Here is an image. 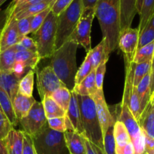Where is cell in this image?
Listing matches in <instances>:
<instances>
[{"instance_id":"cell-13","label":"cell","mask_w":154,"mask_h":154,"mask_svg":"<svg viewBox=\"0 0 154 154\" xmlns=\"http://www.w3.org/2000/svg\"><path fill=\"white\" fill-rule=\"evenodd\" d=\"M22 38L18 32L17 20L9 14L7 22L0 34V53L14 46Z\"/></svg>"},{"instance_id":"cell-47","label":"cell","mask_w":154,"mask_h":154,"mask_svg":"<svg viewBox=\"0 0 154 154\" xmlns=\"http://www.w3.org/2000/svg\"><path fill=\"white\" fill-rule=\"evenodd\" d=\"M143 133H144V144H145L144 153L146 154H150L154 150V138L149 136L144 131H143Z\"/></svg>"},{"instance_id":"cell-22","label":"cell","mask_w":154,"mask_h":154,"mask_svg":"<svg viewBox=\"0 0 154 154\" xmlns=\"http://www.w3.org/2000/svg\"><path fill=\"white\" fill-rule=\"evenodd\" d=\"M138 124L144 132L154 138V104L149 102L141 114Z\"/></svg>"},{"instance_id":"cell-56","label":"cell","mask_w":154,"mask_h":154,"mask_svg":"<svg viewBox=\"0 0 154 154\" xmlns=\"http://www.w3.org/2000/svg\"><path fill=\"white\" fill-rule=\"evenodd\" d=\"M147 25L153 27L154 28V14H153V16L151 17V18H150V21H149V23H147Z\"/></svg>"},{"instance_id":"cell-54","label":"cell","mask_w":154,"mask_h":154,"mask_svg":"<svg viewBox=\"0 0 154 154\" xmlns=\"http://www.w3.org/2000/svg\"><path fill=\"white\" fill-rule=\"evenodd\" d=\"M91 144H92V147H93V150H95V152H96V154H106L103 150H102L101 148H99V147L94 145V144H92V143H91Z\"/></svg>"},{"instance_id":"cell-58","label":"cell","mask_w":154,"mask_h":154,"mask_svg":"<svg viewBox=\"0 0 154 154\" xmlns=\"http://www.w3.org/2000/svg\"><path fill=\"white\" fill-rule=\"evenodd\" d=\"M150 103H151V104H154V90H153V93H151V96H150Z\"/></svg>"},{"instance_id":"cell-34","label":"cell","mask_w":154,"mask_h":154,"mask_svg":"<svg viewBox=\"0 0 154 154\" xmlns=\"http://www.w3.org/2000/svg\"><path fill=\"white\" fill-rule=\"evenodd\" d=\"M48 125L51 129L64 133L66 130H73L70 122L66 117H56L48 120Z\"/></svg>"},{"instance_id":"cell-53","label":"cell","mask_w":154,"mask_h":154,"mask_svg":"<svg viewBox=\"0 0 154 154\" xmlns=\"http://www.w3.org/2000/svg\"><path fill=\"white\" fill-rule=\"evenodd\" d=\"M0 154H8L5 139H0Z\"/></svg>"},{"instance_id":"cell-43","label":"cell","mask_w":154,"mask_h":154,"mask_svg":"<svg viewBox=\"0 0 154 154\" xmlns=\"http://www.w3.org/2000/svg\"><path fill=\"white\" fill-rule=\"evenodd\" d=\"M22 154H36L33 145L32 138L25 132H23V147Z\"/></svg>"},{"instance_id":"cell-31","label":"cell","mask_w":154,"mask_h":154,"mask_svg":"<svg viewBox=\"0 0 154 154\" xmlns=\"http://www.w3.org/2000/svg\"><path fill=\"white\" fill-rule=\"evenodd\" d=\"M71 96H72V92L66 88V87H61L57 89L52 95L51 98L64 110L67 111L69 108V103H70Z\"/></svg>"},{"instance_id":"cell-28","label":"cell","mask_w":154,"mask_h":154,"mask_svg":"<svg viewBox=\"0 0 154 154\" xmlns=\"http://www.w3.org/2000/svg\"><path fill=\"white\" fill-rule=\"evenodd\" d=\"M114 135L116 144L115 149L124 147L128 143L131 142L130 136H129L126 127L123 123L118 121V120L114 123Z\"/></svg>"},{"instance_id":"cell-25","label":"cell","mask_w":154,"mask_h":154,"mask_svg":"<svg viewBox=\"0 0 154 154\" xmlns=\"http://www.w3.org/2000/svg\"><path fill=\"white\" fill-rule=\"evenodd\" d=\"M40 60V57L37 52H32L26 50L17 52L15 54V61L20 62L25 67L30 70L34 71L37 68V65Z\"/></svg>"},{"instance_id":"cell-39","label":"cell","mask_w":154,"mask_h":154,"mask_svg":"<svg viewBox=\"0 0 154 154\" xmlns=\"http://www.w3.org/2000/svg\"><path fill=\"white\" fill-rule=\"evenodd\" d=\"M45 1H46V0H20L14 7L11 8L8 5L7 8L9 10V14L13 15L17 13V12H19L20 11L26 8H28L31 5L38 4V3H41Z\"/></svg>"},{"instance_id":"cell-42","label":"cell","mask_w":154,"mask_h":154,"mask_svg":"<svg viewBox=\"0 0 154 154\" xmlns=\"http://www.w3.org/2000/svg\"><path fill=\"white\" fill-rule=\"evenodd\" d=\"M74 0H57L51 7V11L58 16L61 12H63Z\"/></svg>"},{"instance_id":"cell-38","label":"cell","mask_w":154,"mask_h":154,"mask_svg":"<svg viewBox=\"0 0 154 154\" xmlns=\"http://www.w3.org/2000/svg\"><path fill=\"white\" fill-rule=\"evenodd\" d=\"M51 11V8L49 7L46 8L45 10L42 11L40 13L37 14L35 16L32 17L31 20V33L34 34L37 30L42 26L43 23L45 22L47 16L49 14V12Z\"/></svg>"},{"instance_id":"cell-55","label":"cell","mask_w":154,"mask_h":154,"mask_svg":"<svg viewBox=\"0 0 154 154\" xmlns=\"http://www.w3.org/2000/svg\"><path fill=\"white\" fill-rule=\"evenodd\" d=\"M143 0H137L136 2V9H137V13L139 14L141 10V6H142Z\"/></svg>"},{"instance_id":"cell-35","label":"cell","mask_w":154,"mask_h":154,"mask_svg":"<svg viewBox=\"0 0 154 154\" xmlns=\"http://www.w3.org/2000/svg\"><path fill=\"white\" fill-rule=\"evenodd\" d=\"M114 125L109 126L103 136L104 151L106 154H115V139L114 135Z\"/></svg>"},{"instance_id":"cell-7","label":"cell","mask_w":154,"mask_h":154,"mask_svg":"<svg viewBox=\"0 0 154 154\" xmlns=\"http://www.w3.org/2000/svg\"><path fill=\"white\" fill-rule=\"evenodd\" d=\"M120 113L117 114L116 120L123 123L126 127L133 144L135 154H143L145 150V144L142 129L140 127L138 122L129 111L126 104L121 102L120 104Z\"/></svg>"},{"instance_id":"cell-37","label":"cell","mask_w":154,"mask_h":154,"mask_svg":"<svg viewBox=\"0 0 154 154\" xmlns=\"http://www.w3.org/2000/svg\"><path fill=\"white\" fill-rule=\"evenodd\" d=\"M153 42H154V28L150 26L147 25L144 30L139 34L138 49Z\"/></svg>"},{"instance_id":"cell-45","label":"cell","mask_w":154,"mask_h":154,"mask_svg":"<svg viewBox=\"0 0 154 154\" xmlns=\"http://www.w3.org/2000/svg\"><path fill=\"white\" fill-rule=\"evenodd\" d=\"M30 69H27L26 67L24 66V65L23 64L20 62H17L15 61L14 65L13 70H12V72L15 75V76L17 77L20 80L24 76L26 72H28Z\"/></svg>"},{"instance_id":"cell-18","label":"cell","mask_w":154,"mask_h":154,"mask_svg":"<svg viewBox=\"0 0 154 154\" xmlns=\"http://www.w3.org/2000/svg\"><path fill=\"white\" fill-rule=\"evenodd\" d=\"M110 54H111L108 49L106 42L104 39H102L99 45H96L94 48H92L87 53V55L89 57L92 69L95 70L102 63H107Z\"/></svg>"},{"instance_id":"cell-26","label":"cell","mask_w":154,"mask_h":154,"mask_svg":"<svg viewBox=\"0 0 154 154\" xmlns=\"http://www.w3.org/2000/svg\"><path fill=\"white\" fill-rule=\"evenodd\" d=\"M51 8V2L50 0H46L45 2L38 3V4L34 5H31L28 8L23 9V10L20 11L19 12L16 13L15 14H9L13 16L16 20L23 19V18L35 16L37 14L40 13L42 11L45 10L48 8Z\"/></svg>"},{"instance_id":"cell-46","label":"cell","mask_w":154,"mask_h":154,"mask_svg":"<svg viewBox=\"0 0 154 154\" xmlns=\"http://www.w3.org/2000/svg\"><path fill=\"white\" fill-rule=\"evenodd\" d=\"M20 43L22 45V46L23 47L26 51L38 53L36 44L32 38L28 37V36H25V37H23L22 39H21Z\"/></svg>"},{"instance_id":"cell-50","label":"cell","mask_w":154,"mask_h":154,"mask_svg":"<svg viewBox=\"0 0 154 154\" xmlns=\"http://www.w3.org/2000/svg\"><path fill=\"white\" fill-rule=\"evenodd\" d=\"M98 0H82L84 8H95Z\"/></svg>"},{"instance_id":"cell-19","label":"cell","mask_w":154,"mask_h":154,"mask_svg":"<svg viewBox=\"0 0 154 154\" xmlns=\"http://www.w3.org/2000/svg\"><path fill=\"white\" fill-rule=\"evenodd\" d=\"M36 100L33 96H26L18 93L12 102L14 111L18 120L25 117Z\"/></svg>"},{"instance_id":"cell-23","label":"cell","mask_w":154,"mask_h":154,"mask_svg":"<svg viewBox=\"0 0 154 154\" xmlns=\"http://www.w3.org/2000/svg\"><path fill=\"white\" fill-rule=\"evenodd\" d=\"M97 90L95 79V70H93L81 84L75 86L73 91L78 95L83 96H93Z\"/></svg>"},{"instance_id":"cell-62","label":"cell","mask_w":154,"mask_h":154,"mask_svg":"<svg viewBox=\"0 0 154 154\" xmlns=\"http://www.w3.org/2000/svg\"><path fill=\"white\" fill-rule=\"evenodd\" d=\"M150 154H154V150H153V152H152V153H150Z\"/></svg>"},{"instance_id":"cell-8","label":"cell","mask_w":154,"mask_h":154,"mask_svg":"<svg viewBox=\"0 0 154 154\" xmlns=\"http://www.w3.org/2000/svg\"><path fill=\"white\" fill-rule=\"evenodd\" d=\"M95 8H86L83 9L79 21L69 40L81 45L88 53L91 48V29L95 17Z\"/></svg>"},{"instance_id":"cell-40","label":"cell","mask_w":154,"mask_h":154,"mask_svg":"<svg viewBox=\"0 0 154 154\" xmlns=\"http://www.w3.org/2000/svg\"><path fill=\"white\" fill-rule=\"evenodd\" d=\"M32 17L23 18V19L17 20L18 32L22 38L27 36L29 33H31V20Z\"/></svg>"},{"instance_id":"cell-24","label":"cell","mask_w":154,"mask_h":154,"mask_svg":"<svg viewBox=\"0 0 154 154\" xmlns=\"http://www.w3.org/2000/svg\"><path fill=\"white\" fill-rule=\"evenodd\" d=\"M41 102L43 105L45 116L47 119L56 118V117H66V111H65L51 96H45Z\"/></svg>"},{"instance_id":"cell-12","label":"cell","mask_w":154,"mask_h":154,"mask_svg":"<svg viewBox=\"0 0 154 154\" xmlns=\"http://www.w3.org/2000/svg\"><path fill=\"white\" fill-rule=\"evenodd\" d=\"M91 97L93 98L96 105L98 119L102 128V135L104 136L109 126L114 124L116 120L111 115L109 106L105 101L103 90H98L97 92Z\"/></svg>"},{"instance_id":"cell-59","label":"cell","mask_w":154,"mask_h":154,"mask_svg":"<svg viewBox=\"0 0 154 154\" xmlns=\"http://www.w3.org/2000/svg\"><path fill=\"white\" fill-rule=\"evenodd\" d=\"M0 118H3V119H7V117H5V115L4 114L3 111H2L1 107H0Z\"/></svg>"},{"instance_id":"cell-32","label":"cell","mask_w":154,"mask_h":154,"mask_svg":"<svg viewBox=\"0 0 154 154\" xmlns=\"http://www.w3.org/2000/svg\"><path fill=\"white\" fill-rule=\"evenodd\" d=\"M153 56L154 42L137 50L132 62L135 63H141L147 61H153Z\"/></svg>"},{"instance_id":"cell-1","label":"cell","mask_w":154,"mask_h":154,"mask_svg":"<svg viewBox=\"0 0 154 154\" xmlns=\"http://www.w3.org/2000/svg\"><path fill=\"white\" fill-rule=\"evenodd\" d=\"M95 15L99 20L102 39L106 42L110 54L118 48L120 32V0H98Z\"/></svg>"},{"instance_id":"cell-29","label":"cell","mask_w":154,"mask_h":154,"mask_svg":"<svg viewBox=\"0 0 154 154\" xmlns=\"http://www.w3.org/2000/svg\"><path fill=\"white\" fill-rule=\"evenodd\" d=\"M17 51L14 46L0 53V71L12 72Z\"/></svg>"},{"instance_id":"cell-51","label":"cell","mask_w":154,"mask_h":154,"mask_svg":"<svg viewBox=\"0 0 154 154\" xmlns=\"http://www.w3.org/2000/svg\"><path fill=\"white\" fill-rule=\"evenodd\" d=\"M150 90H151V93L154 90V56L153 61H152V66H151V72H150Z\"/></svg>"},{"instance_id":"cell-33","label":"cell","mask_w":154,"mask_h":154,"mask_svg":"<svg viewBox=\"0 0 154 154\" xmlns=\"http://www.w3.org/2000/svg\"><path fill=\"white\" fill-rule=\"evenodd\" d=\"M152 61H147L141 63H135L134 68V80L133 84L137 87L140 81L151 72Z\"/></svg>"},{"instance_id":"cell-2","label":"cell","mask_w":154,"mask_h":154,"mask_svg":"<svg viewBox=\"0 0 154 154\" xmlns=\"http://www.w3.org/2000/svg\"><path fill=\"white\" fill-rule=\"evenodd\" d=\"M78 45L68 41L55 50L51 57V65L57 76L66 88L73 91L75 85L77 67V50Z\"/></svg>"},{"instance_id":"cell-5","label":"cell","mask_w":154,"mask_h":154,"mask_svg":"<svg viewBox=\"0 0 154 154\" xmlns=\"http://www.w3.org/2000/svg\"><path fill=\"white\" fill-rule=\"evenodd\" d=\"M57 28V16L51 11L42 26L32 34V38L35 42L40 60L51 58L54 54Z\"/></svg>"},{"instance_id":"cell-20","label":"cell","mask_w":154,"mask_h":154,"mask_svg":"<svg viewBox=\"0 0 154 154\" xmlns=\"http://www.w3.org/2000/svg\"><path fill=\"white\" fill-rule=\"evenodd\" d=\"M6 147L8 154H22L23 147V132L14 128L10 131L5 138Z\"/></svg>"},{"instance_id":"cell-57","label":"cell","mask_w":154,"mask_h":154,"mask_svg":"<svg viewBox=\"0 0 154 154\" xmlns=\"http://www.w3.org/2000/svg\"><path fill=\"white\" fill-rule=\"evenodd\" d=\"M20 1V0H13V1L11 2L10 3V4H9V6H10V7H14V6L15 5L17 4V2H19Z\"/></svg>"},{"instance_id":"cell-48","label":"cell","mask_w":154,"mask_h":154,"mask_svg":"<svg viewBox=\"0 0 154 154\" xmlns=\"http://www.w3.org/2000/svg\"><path fill=\"white\" fill-rule=\"evenodd\" d=\"M115 154H135V150L132 141L128 143L124 147L115 149Z\"/></svg>"},{"instance_id":"cell-60","label":"cell","mask_w":154,"mask_h":154,"mask_svg":"<svg viewBox=\"0 0 154 154\" xmlns=\"http://www.w3.org/2000/svg\"><path fill=\"white\" fill-rule=\"evenodd\" d=\"M7 1V0H0V8H1V6L3 4H4L5 2ZM1 9V8H0Z\"/></svg>"},{"instance_id":"cell-11","label":"cell","mask_w":154,"mask_h":154,"mask_svg":"<svg viewBox=\"0 0 154 154\" xmlns=\"http://www.w3.org/2000/svg\"><path fill=\"white\" fill-rule=\"evenodd\" d=\"M139 30L138 28H127L120 31L118 38V48L124 55L125 61H132L138 49Z\"/></svg>"},{"instance_id":"cell-63","label":"cell","mask_w":154,"mask_h":154,"mask_svg":"<svg viewBox=\"0 0 154 154\" xmlns=\"http://www.w3.org/2000/svg\"><path fill=\"white\" fill-rule=\"evenodd\" d=\"M143 154H146V153H143Z\"/></svg>"},{"instance_id":"cell-9","label":"cell","mask_w":154,"mask_h":154,"mask_svg":"<svg viewBox=\"0 0 154 154\" xmlns=\"http://www.w3.org/2000/svg\"><path fill=\"white\" fill-rule=\"evenodd\" d=\"M23 132L31 137L40 132L48 124V119L42 102H37L32 105L28 114L19 120Z\"/></svg>"},{"instance_id":"cell-4","label":"cell","mask_w":154,"mask_h":154,"mask_svg":"<svg viewBox=\"0 0 154 154\" xmlns=\"http://www.w3.org/2000/svg\"><path fill=\"white\" fill-rule=\"evenodd\" d=\"M84 6L82 0H74L63 12L57 16L55 50L68 42L82 14Z\"/></svg>"},{"instance_id":"cell-6","label":"cell","mask_w":154,"mask_h":154,"mask_svg":"<svg viewBox=\"0 0 154 154\" xmlns=\"http://www.w3.org/2000/svg\"><path fill=\"white\" fill-rule=\"evenodd\" d=\"M32 138L36 154H69L64 133L53 130L48 124Z\"/></svg>"},{"instance_id":"cell-16","label":"cell","mask_w":154,"mask_h":154,"mask_svg":"<svg viewBox=\"0 0 154 154\" xmlns=\"http://www.w3.org/2000/svg\"><path fill=\"white\" fill-rule=\"evenodd\" d=\"M137 0H120V31L130 28L137 14Z\"/></svg>"},{"instance_id":"cell-41","label":"cell","mask_w":154,"mask_h":154,"mask_svg":"<svg viewBox=\"0 0 154 154\" xmlns=\"http://www.w3.org/2000/svg\"><path fill=\"white\" fill-rule=\"evenodd\" d=\"M106 72V63H102L95 69V79L98 90H103L104 78Z\"/></svg>"},{"instance_id":"cell-52","label":"cell","mask_w":154,"mask_h":154,"mask_svg":"<svg viewBox=\"0 0 154 154\" xmlns=\"http://www.w3.org/2000/svg\"><path fill=\"white\" fill-rule=\"evenodd\" d=\"M85 144H86V150H87V154H96L95 150H93L92 144L90 141L85 138Z\"/></svg>"},{"instance_id":"cell-36","label":"cell","mask_w":154,"mask_h":154,"mask_svg":"<svg viewBox=\"0 0 154 154\" xmlns=\"http://www.w3.org/2000/svg\"><path fill=\"white\" fill-rule=\"evenodd\" d=\"M93 69H92L91 64H90V60H89L88 56H86L85 59H84V62L81 64V67L79 68V69H78V72H77L76 76H75V85L77 86L79 84H81L84 79H85L86 77L90 73V72L93 71Z\"/></svg>"},{"instance_id":"cell-10","label":"cell","mask_w":154,"mask_h":154,"mask_svg":"<svg viewBox=\"0 0 154 154\" xmlns=\"http://www.w3.org/2000/svg\"><path fill=\"white\" fill-rule=\"evenodd\" d=\"M34 71L36 74L38 91L41 100L45 96H51L57 89L65 86L59 79L51 66H45L42 69L36 68Z\"/></svg>"},{"instance_id":"cell-3","label":"cell","mask_w":154,"mask_h":154,"mask_svg":"<svg viewBox=\"0 0 154 154\" xmlns=\"http://www.w3.org/2000/svg\"><path fill=\"white\" fill-rule=\"evenodd\" d=\"M77 96L84 130V138L104 150L103 135L94 101L91 96H83L78 94Z\"/></svg>"},{"instance_id":"cell-15","label":"cell","mask_w":154,"mask_h":154,"mask_svg":"<svg viewBox=\"0 0 154 154\" xmlns=\"http://www.w3.org/2000/svg\"><path fill=\"white\" fill-rule=\"evenodd\" d=\"M64 136L69 154H87L84 136L73 130H66Z\"/></svg>"},{"instance_id":"cell-44","label":"cell","mask_w":154,"mask_h":154,"mask_svg":"<svg viewBox=\"0 0 154 154\" xmlns=\"http://www.w3.org/2000/svg\"><path fill=\"white\" fill-rule=\"evenodd\" d=\"M13 128L8 119L0 118V139H5Z\"/></svg>"},{"instance_id":"cell-27","label":"cell","mask_w":154,"mask_h":154,"mask_svg":"<svg viewBox=\"0 0 154 154\" xmlns=\"http://www.w3.org/2000/svg\"><path fill=\"white\" fill-rule=\"evenodd\" d=\"M154 14V0H143L141 10L139 14L140 22L138 29L139 34L144 30Z\"/></svg>"},{"instance_id":"cell-49","label":"cell","mask_w":154,"mask_h":154,"mask_svg":"<svg viewBox=\"0 0 154 154\" xmlns=\"http://www.w3.org/2000/svg\"><path fill=\"white\" fill-rule=\"evenodd\" d=\"M8 14L7 12L4 9H0V34L7 22Z\"/></svg>"},{"instance_id":"cell-21","label":"cell","mask_w":154,"mask_h":154,"mask_svg":"<svg viewBox=\"0 0 154 154\" xmlns=\"http://www.w3.org/2000/svg\"><path fill=\"white\" fill-rule=\"evenodd\" d=\"M150 78H151L150 73L147 74L140 81V83L136 87L137 93H138L140 105H141V114L150 102V96H151V90H150V81H151V80H150Z\"/></svg>"},{"instance_id":"cell-14","label":"cell","mask_w":154,"mask_h":154,"mask_svg":"<svg viewBox=\"0 0 154 154\" xmlns=\"http://www.w3.org/2000/svg\"><path fill=\"white\" fill-rule=\"evenodd\" d=\"M66 117L72 124L73 131L78 132L81 135L84 137V130L82 125L81 117V111H80L79 104H78V96L75 92L72 91L70 103L69 108L66 111Z\"/></svg>"},{"instance_id":"cell-30","label":"cell","mask_w":154,"mask_h":154,"mask_svg":"<svg viewBox=\"0 0 154 154\" xmlns=\"http://www.w3.org/2000/svg\"><path fill=\"white\" fill-rule=\"evenodd\" d=\"M35 71L29 70L22 78L19 83L18 93L26 96H32L34 87Z\"/></svg>"},{"instance_id":"cell-17","label":"cell","mask_w":154,"mask_h":154,"mask_svg":"<svg viewBox=\"0 0 154 154\" xmlns=\"http://www.w3.org/2000/svg\"><path fill=\"white\" fill-rule=\"evenodd\" d=\"M20 81L12 72L0 71V88L8 95L11 102L18 93Z\"/></svg>"},{"instance_id":"cell-61","label":"cell","mask_w":154,"mask_h":154,"mask_svg":"<svg viewBox=\"0 0 154 154\" xmlns=\"http://www.w3.org/2000/svg\"><path fill=\"white\" fill-rule=\"evenodd\" d=\"M50 1L51 2V7H52V5H54V3L55 2L57 1V0H50Z\"/></svg>"}]
</instances>
